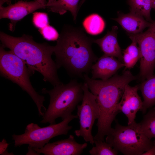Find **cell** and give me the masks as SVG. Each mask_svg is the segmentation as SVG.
I'll return each mask as SVG.
<instances>
[{
	"label": "cell",
	"instance_id": "cell-1",
	"mask_svg": "<svg viewBox=\"0 0 155 155\" xmlns=\"http://www.w3.org/2000/svg\"><path fill=\"white\" fill-rule=\"evenodd\" d=\"M94 40L81 28L65 25L54 46L58 68L63 67L73 77L83 78L88 74L98 59L92 49Z\"/></svg>",
	"mask_w": 155,
	"mask_h": 155
},
{
	"label": "cell",
	"instance_id": "cell-2",
	"mask_svg": "<svg viewBox=\"0 0 155 155\" xmlns=\"http://www.w3.org/2000/svg\"><path fill=\"white\" fill-rule=\"evenodd\" d=\"M138 78L130 71L124 70L122 75L115 74L106 80H97L90 78L88 74L83 79L90 92L95 96L100 115L96 123L97 134L94 140L104 141L112 128L111 124L120 111L118 104L124 92L125 86Z\"/></svg>",
	"mask_w": 155,
	"mask_h": 155
},
{
	"label": "cell",
	"instance_id": "cell-3",
	"mask_svg": "<svg viewBox=\"0 0 155 155\" xmlns=\"http://www.w3.org/2000/svg\"><path fill=\"white\" fill-rule=\"evenodd\" d=\"M0 40L4 48L9 49L34 73L37 71L40 73L44 81L54 86L62 83L57 74L59 68L52 58L54 46L46 42L37 43L31 36L25 34L16 37L0 32Z\"/></svg>",
	"mask_w": 155,
	"mask_h": 155
},
{
	"label": "cell",
	"instance_id": "cell-4",
	"mask_svg": "<svg viewBox=\"0 0 155 155\" xmlns=\"http://www.w3.org/2000/svg\"><path fill=\"white\" fill-rule=\"evenodd\" d=\"M83 85V83L74 79L66 84L62 83L50 90L43 88L42 93L48 94L50 100L48 108L44 113L40 122L55 124L57 118L60 117L63 120L72 114L82 100Z\"/></svg>",
	"mask_w": 155,
	"mask_h": 155
},
{
	"label": "cell",
	"instance_id": "cell-5",
	"mask_svg": "<svg viewBox=\"0 0 155 155\" xmlns=\"http://www.w3.org/2000/svg\"><path fill=\"white\" fill-rule=\"evenodd\" d=\"M1 75L19 85L30 95L36 104L39 116H43L46 110L43 102L44 97L35 90L30 81L34 72L25 63L11 51H6L1 45L0 47Z\"/></svg>",
	"mask_w": 155,
	"mask_h": 155
},
{
	"label": "cell",
	"instance_id": "cell-6",
	"mask_svg": "<svg viewBox=\"0 0 155 155\" xmlns=\"http://www.w3.org/2000/svg\"><path fill=\"white\" fill-rule=\"evenodd\" d=\"M106 142L117 151L125 155H142L155 144L142 131L140 123L134 121L124 126L116 121L106 135Z\"/></svg>",
	"mask_w": 155,
	"mask_h": 155
},
{
	"label": "cell",
	"instance_id": "cell-7",
	"mask_svg": "<svg viewBox=\"0 0 155 155\" xmlns=\"http://www.w3.org/2000/svg\"><path fill=\"white\" fill-rule=\"evenodd\" d=\"M78 118L77 115L70 114L57 124H50L42 127L34 123L28 124L24 133L12 135L16 147L27 144L33 148H40L49 143L54 137L61 135H67L72 127L68 125L73 119Z\"/></svg>",
	"mask_w": 155,
	"mask_h": 155
},
{
	"label": "cell",
	"instance_id": "cell-8",
	"mask_svg": "<svg viewBox=\"0 0 155 155\" xmlns=\"http://www.w3.org/2000/svg\"><path fill=\"white\" fill-rule=\"evenodd\" d=\"M84 95L82 103L77 106V115L79 119L80 127L74 133L78 137H82L86 142L92 145L94 143L92 131L95 121L99 117V108L95 96L89 90L85 82L83 83Z\"/></svg>",
	"mask_w": 155,
	"mask_h": 155
},
{
	"label": "cell",
	"instance_id": "cell-9",
	"mask_svg": "<svg viewBox=\"0 0 155 155\" xmlns=\"http://www.w3.org/2000/svg\"><path fill=\"white\" fill-rule=\"evenodd\" d=\"M135 39L140 51V72L138 78L142 82L152 77L155 67V20L144 32L128 34Z\"/></svg>",
	"mask_w": 155,
	"mask_h": 155
},
{
	"label": "cell",
	"instance_id": "cell-10",
	"mask_svg": "<svg viewBox=\"0 0 155 155\" xmlns=\"http://www.w3.org/2000/svg\"><path fill=\"white\" fill-rule=\"evenodd\" d=\"M46 8V4L41 0L30 1H19L16 3L4 7L0 5V19L7 18L11 21L9 29L13 31L16 25L28 14L40 9Z\"/></svg>",
	"mask_w": 155,
	"mask_h": 155
},
{
	"label": "cell",
	"instance_id": "cell-11",
	"mask_svg": "<svg viewBox=\"0 0 155 155\" xmlns=\"http://www.w3.org/2000/svg\"><path fill=\"white\" fill-rule=\"evenodd\" d=\"M88 144L77 143L74 136L70 135L67 139L49 143L40 148H33L39 154L45 155H80L86 148Z\"/></svg>",
	"mask_w": 155,
	"mask_h": 155
},
{
	"label": "cell",
	"instance_id": "cell-12",
	"mask_svg": "<svg viewBox=\"0 0 155 155\" xmlns=\"http://www.w3.org/2000/svg\"><path fill=\"white\" fill-rule=\"evenodd\" d=\"M138 90V85L134 86L127 85L118 105V110L127 118L128 125L135 121L137 113L143 108V101L137 92Z\"/></svg>",
	"mask_w": 155,
	"mask_h": 155
},
{
	"label": "cell",
	"instance_id": "cell-13",
	"mask_svg": "<svg viewBox=\"0 0 155 155\" xmlns=\"http://www.w3.org/2000/svg\"><path fill=\"white\" fill-rule=\"evenodd\" d=\"M124 66V63L116 57L103 55L92 66L91 78L107 80Z\"/></svg>",
	"mask_w": 155,
	"mask_h": 155
},
{
	"label": "cell",
	"instance_id": "cell-14",
	"mask_svg": "<svg viewBox=\"0 0 155 155\" xmlns=\"http://www.w3.org/2000/svg\"><path fill=\"white\" fill-rule=\"evenodd\" d=\"M118 18L113 19L117 22L128 33L135 34L142 32L149 27L152 23L146 20L142 16L130 11L124 14L118 12Z\"/></svg>",
	"mask_w": 155,
	"mask_h": 155
},
{
	"label": "cell",
	"instance_id": "cell-15",
	"mask_svg": "<svg viewBox=\"0 0 155 155\" xmlns=\"http://www.w3.org/2000/svg\"><path fill=\"white\" fill-rule=\"evenodd\" d=\"M117 26H113L110 31H108L103 37L94 39V43L97 44L104 53V55L117 58L123 63V55L117 39Z\"/></svg>",
	"mask_w": 155,
	"mask_h": 155
},
{
	"label": "cell",
	"instance_id": "cell-16",
	"mask_svg": "<svg viewBox=\"0 0 155 155\" xmlns=\"http://www.w3.org/2000/svg\"><path fill=\"white\" fill-rule=\"evenodd\" d=\"M79 0H49L46 8L49 11L58 13L62 15L67 11H70L76 23L78 12Z\"/></svg>",
	"mask_w": 155,
	"mask_h": 155
},
{
	"label": "cell",
	"instance_id": "cell-17",
	"mask_svg": "<svg viewBox=\"0 0 155 155\" xmlns=\"http://www.w3.org/2000/svg\"><path fill=\"white\" fill-rule=\"evenodd\" d=\"M139 85V90L141 92L143 98V114L148 109L155 106V75L142 82Z\"/></svg>",
	"mask_w": 155,
	"mask_h": 155
},
{
	"label": "cell",
	"instance_id": "cell-18",
	"mask_svg": "<svg viewBox=\"0 0 155 155\" xmlns=\"http://www.w3.org/2000/svg\"><path fill=\"white\" fill-rule=\"evenodd\" d=\"M129 36L132 40V43L123 52V62L125 70L133 68L141 57V53L137 45V42L134 38Z\"/></svg>",
	"mask_w": 155,
	"mask_h": 155
},
{
	"label": "cell",
	"instance_id": "cell-19",
	"mask_svg": "<svg viewBox=\"0 0 155 155\" xmlns=\"http://www.w3.org/2000/svg\"><path fill=\"white\" fill-rule=\"evenodd\" d=\"M83 25L88 34L96 35L102 33L105 26L102 18L96 13H93L87 17L83 22Z\"/></svg>",
	"mask_w": 155,
	"mask_h": 155
},
{
	"label": "cell",
	"instance_id": "cell-20",
	"mask_svg": "<svg viewBox=\"0 0 155 155\" xmlns=\"http://www.w3.org/2000/svg\"><path fill=\"white\" fill-rule=\"evenodd\" d=\"M153 0H128L130 11L138 14L144 17L147 21L153 22L150 16Z\"/></svg>",
	"mask_w": 155,
	"mask_h": 155
},
{
	"label": "cell",
	"instance_id": "cell-21",
	"mask_svg": "<svg viewBox=\"0 0 155 155\" xmlns=\"http://www.w3.org/2000/svg\"><path fill=\"white\" fill-rule=\"evenodd\" d=\"M141 129L149 139L155 138V111L150 110L140 123Z\"/></svg>",
	"mask_w": 155,
	"mask_h": 155
},
{
	"label": "cell",
	"instance_id": "cell-22",
	"mask_svg": "<svg viewBox=\"0 0 155 155\" xmlns=\"http://www.w3.org/2000/svg\"><path fill=\"white\" fill-rule=\"evenodd\" d=\"M95 146L89 151L91 155H116L118 151L114 149L109 144L104 141L94 140Z\"/></svg>",
	"mask_w": 155,
	"mask_h": 155
},
{
	"label": "cell",
	"instance_id": "cell-23",
	"mask_svg": "<svg viewBox=\"0 0 155 155\" xmlns=\"http://www.w3.org/2000/svg\"><path fill=\"white\" fill-rule=\"evenodd\" d=\"M32 21L34 25L39 30L49 25V19L47 13L35 12L33 13Z\"/></svg>",
	"mask_w": 155,
	"mask_h": 155
},
{
	"label": "cell",
	"instance_id": "cell-24",
	"mask_svg": "<svg viewBox=\"0 0 155 155\" xmlns=\"http://www.w3.org/2000/svg\"><path fill=\"white\" fill-rule=\"evenodd\" d=\"M39 30L43 37L48 40H57L59 36L55 29L49 24Z\"/></svg>",
	"mask_w": 155,
	"mask_h": 155
},
{
	"label": "cell",
	"instance_id": "cell-25",
	"mask_svg": "<svg viewBox=\"0 0 155 155\" xmlns=\"http://www.w3.org/2000/svg\"><path fill=\"white\" fill-rule=\"evenodd\" d=\"M9 144L7 143L4 139H3L0 142V154L1 155H8L11 154L7 151V149Z\"/></svg>",
	"mask_w": 155,
	"mask_h": 155
},
{
	"label": "cell",
	"instance_id": "cell-26",
	"mask_svg": "<svg viewBox=\"0 0 155 155\" xmlns=\"http://www.w3.org/2000/svg\"><path fill=\"white\" fill-rule=\"evenodd\" d=\"M142 155H155V144L150 150L142 154Z\"/></svg>",
	"mask_w": 155,
	"mask_h": 155
},
{
	"label": "cell",
	"instance_id": "cell-27",
	"mask_svg": "<svg viewBox=\"0 0 155 155\" xmlns=\"http://www.w3.org/2000/svg\"><path fill=\"white\" fill-rule=\"evenodd\" d=\"M28 150V151L26 154L27 155L39 154L34 150L33 148L30 146H29Z\"/></svg>",
	"mask_w": 155,
	"mask_h": 155
},
{
	"label": "cell",
	"instance_id": "cell-28",
	"mask_svg": "<svg viewBox=\"0 0 155 155\" xmlns=\"http://www.w3.org/2000/svg\"><path fill=\"white\" fill-rule=\"evenodd\" d=\"M11 0H0V5H3L5 2L8 3Z\"/></svg>",
	"mask_w": 155,
	"mask_h": 155
},
{
	"label": "cell",
	"instance_id": "cell-29",
	"mask_svg": "<svg viewBox=\"0 0 155 155\" xmlns=\"http://www.w3.org/2000/svg\"><path fill=\"white\" fill-rule=\"evenodd\" d=\"M86 1V0H82L80 2L79 5H78V11H79L82 5L85 2V1Z\"/></svg>",
	"mask_w": 155,
	"mask_h": 155
},
{
	"label": "cell",
	"instance_id": "cell-30",
	"mask_svg": "<svg viewBox=\"0 0 155 155\" xmlns=\"http://www.w3.org/2000/svg\"><path fill=\"white\" fill-rule=\"evenodd\" d=\"M152 8L155 9V0H153V5H152Z\"/></svg>",
	"mask_w": 155,
	"mask_h": 155
},
{
	"label": "cell",
	"instance_id": "cell-31",
	"mask_svg": "<svg viewBox=\"0 0 155 155\" xmlns=\"http://www.w3.org/2000/svg\"><path fill=\"white\" fill-rule=\"evenodd\" d=\"M42 2L44 4H46L47 3L46 2V0H41Z\"/></svg>",
	"mask_w": 155,
	"mask_h": 155
},
{
	"label": "cell",
	"instance_id": "cell-32",
	"mask_svg": "<svg viewBox=\"0 0 155 155\" xmlns=\"http://www.w3.org/2000/svg\"><path fill=\"white\" fill-rule=\"evenodd\" d=\"M153 109L155 111V106H154V107L153 108Z\"/></svg>",
	"mask_w": 155,
	"mask_h": 155
}]
</instances>
